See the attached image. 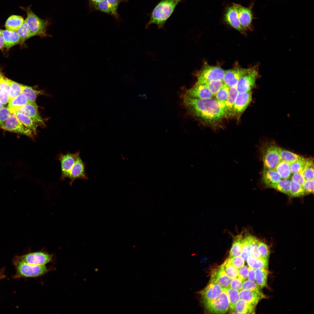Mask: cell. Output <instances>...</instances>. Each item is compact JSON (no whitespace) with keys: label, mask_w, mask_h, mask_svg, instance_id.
<instances>
[{"label":"cell","mask_w":314,"mask_h":314,"mask_svg":"<svg viewBox=\"0 0 314 314\" xmlns=\"http://www.w3.org/2000/svg\"><path fill=\"white\" fill-rule=\"evenodd\" d=\"M182 104L187 113L205 123L214 124L226 117L225 103L216 98L199 99L181 95Z\"/></svg>","instance_id":"1"},{"label":"cell","mask_w":314,"mask_h":314,"mask_svg":"<svg viewBox=\"0 0 314 314\" xmlns=\"http://www.w3.org/2000/svg\"><path fill=\"white\" fill-rule=\"evenodd\" d=\"M79 151L75 153H60L58 160L60 163V179L63 180L68 178L72 185L74 181L77 179H87L88 177L85 172V163L81 158Z\"/></svg>","instance_id":"2"},{"label":"cell","mask_w":314,"mask_h":314,"mask_svg":"<svg viewBox=\"0 0 314 314\" xmlns=\"http://www.w3.org/2000/svg\"><path fill=\"white\" fill-rule=\"evenodd\" d=\"M182 0H160L151 12L146 27L154 24H156L159 28L163 27L167 20L174 12L177 5Z\"/></svg>","instance_id":"3"},{"label":"cell","mask_w":314,"mask_h":314,"mask_svg":"<svg viewBox=\"0 0 314 314\" xmlns=\"http://www.w3.org/2000/svg\"><path fill=\"white\" fill-rule=\"evenodd\" d=\"M30 6L26 7H21L26 13L27 16L25 19L29 27L32 36L37 35L41 37L48 36L46 31L49 22L47 19H42L31 10Z\"/></svg>","instance_id":"4"},{"label":"cell","mask_w":314,"mask_h":314,"mask_svg":"<svg viewBox=\"0 0 314 314\" xmlns=\"http://www.w3.org/2000/svg\"><path fill=\"white\" fill-rule=\"evenodd\" d=\"M278 149L272 141H267L262 144L261 151L264 168L274 170L280 162Z\"/></svg>","instance_id":"5"},{"label":"cell","mask_w":314,"mask_h":314,"mask_svg":"<svg viewBox=\"0 0 314 314\" xmlns=\"http://www.w3.org/2000/svg\"><path fill=\"white\" fill-rule=\"evenodd\" d=\"M225 70L218 66H213L205 62L202 68L196 74L197 83L204 84L211 81L223 80Z\"/></svg>","instance_id":"6"},{"label":"cell","mask_w":314,"mask_h":314,"mask_svg":"<svg viewBox=\"0 0 314 314\" xmlns=\"http://www.w3.org/2000/svg\"><path fill=\"white\" fill-rule=\"evenodd\" d=\"M205 309L211 313L224 314L229 308V301L226 288L217 299L211 301H202Z\"/></svg>","instance_id":"7"},{"label":"cell","mask_w":314,"mask_h":314,"mask_svg":"<svg viewBox=\"0 0 314 314\" xmlns=\"http://www.w3.org/2000/svg\"><path fill=\"white\" fill-rule=\"evenodd\" d=\"M259 77L258 65L251 67L250 71L239 80L236 86L238 93L250 92Z\"/></svg>","instance_id":"8"},{"label":"cell","mask_w":314,"mask_h":314,"mask_svg":"<svg viewBox=\"0 0 314 314\" xmlns=\"http://www.w3.org/2000/svg\"><path fill=\"white\" fill-rule=\"evenodd\" d=\"M17 269L19 275L25 277H35L41 276L46 273L48 269L45 265H31L18 260Z\"/></svg>","instance_id":"9"},{"label":"cell","mask_w":314,"mask_h":314,"mask_svg":"<svg viewBox=\"0 0 314 314\" xmlns=\"http://www.w3.org/2000/svg\"><path fill=\"white\" fill-rule=\"evenodd\" d=\"M3 129L26 135L33 139V133L14 115L11 114L4 124L0 126Z\"/></svg>","instance_id":"10"},{"label":"cell","mask_w":314,"mask_h":314,"mask_svg":"<svg viewBox=\"0 0 314 314\" xmlns=\"http://www.w3.org/2000/svg\"><path fill=\"white\" fill-rule=\"evenodd\" d=\"M53 256L52 254L41 250L19 256L17 258L30 264L42 266L50 262Z\"/></svg>","instance_id":"11"},{"label":"cell","mask_w":314,"mask_h":314,"mask_svg":"<svg viewBox=\"0 0 314 314\" xmlns=\"http://www.w3.org/2000/svg\"><path fill=\"white\" fill-rule=\"evenodd\" d=\"M233 68L225 70L223 80L225 84L229 87L236 86L239 80L251 70V67L244 68L238 65Z\"/></svg>","instance_id":"12"},{"label":"cell","mask_w":314,"mask_h":314,"mask_svg":"<svg viewBox=\"0 0 314 314\" xmlns=\"http://www.w3.org/2000/svg\"><path fill=\"white\" fill-rule=\"evenodd\" d=\"M239 4L233 3L226 9L224 15L225 22L233 28L242 33L245 31L241 26L238 18V8Z\"/></svg>","instance_id":"13"},{"label":"cell","mask_w":314,"mask_h":314,"mask_svg":"<svg viewBox=\"0 0 314 314\" xmlns=\"http://www.w3.org/2000/svg\"><path fill=\"white\" fill-rule=\"evenodd\" d=\"M222 290V288L214 279L211 278L207 285L198 293L201 296L202 301H209L217 298Z\"/></svg>","instance_id":"14"},{"label":"cell","mask_w":314,"mask_h":314,"mask_svg":"<svg viewBox=\"0 0 314 314\" xmlns=\"http://www.w3.org/2000/svg\"><path fill=\"white\" fill-rule=\"evenodd\" d=\"M254 4L252 3L248 7L243 6L239 4L238 8V18L240 25L245 31L252 30V24L254 19L252 8Z\"/></svg>","instance_id":"15"},{"label":"cell","mask_w":314,"mask_h":314,"mask_svg":"<svg viewBox=\"0 0 314 314\" xmlns=\"http://www.w3.org/2000/svg\"><path fill=\"white\" fill-rule=\"evenodd\" d=\"M183 94L190 97L199 99H210L214 97L205 85L197 83L192 88L186 89Z\"/></svg>","instance_id":"16"},{"label":"cell","mask_w":314,"mask_h":314,"mask_svg":"<svg viewBox=\"0 0 314 314\" xmlns=\"http://www.w3.org/2000/svg\"><path fill=\"white\" fill-rule=\"evenodd\" d=\"M38 107L35 102H31L19 108L16 113L24 114L32 119L39 125L45 126V122L38 112Z\"/></svg>","instance_id":"17"},{"label":"cell","mask_w":314,"mask_h":314,"mask_svg":"<svg viewBox=\"0 0 314 314\" xmlns=\"http://www.w3.org/2000/svg\"><path fill=\"white\" fill-rule=\"evenodd\" d=\"M252 99L251 92L238 93L233 105V115H239L243 112L250 103Z\"/></svg>","instance_id":"18"},{"label":"cell","mask_w":314,"mask_h":314,"mask_svg":"<svg viewBox=\"0 0 314 314\" xmlns=\"http://www.w3.org/2000/svg\"><path fill=\"white\" fill-rule=\"evenodd\" d=\"M239 292L240 299L256 307L265 296L260 290H250L242 289Z\"/></svg>","instance_id":"19"},{"label":"cell","mask_w":314,"mask_h":314,"mask_svg":"<svg viewBox=\"0 0 314 314\" xmlns=\"http://www.w3.org/2000/svg\"><path fill=\"white\" fill-rule=\"evenodd\" d=\"M211 278L214 279L222 288L229 287L232 280L221 266L212 270Z\"/></svg>","instance_id":"20"},{"label":"cell","mask_w":314,"mask_h":314,"mask_svg":"<svg viewBox=\"0 0 314 314\" xmlns=\"http://www.w3.org/2000/svg\"><path fill=\"white\" fill-rule=\"evenodd\" d=\"M1 35L4 42V47L7 49L15 45L22 44L21 40L16 31L2 30Z\"/></svg>","instance_id":"21"},{"label":"cell","mask_w":314,"mask_h":314,"mask_svg":"<svg viewBox=\"0 0 314 314\" xmlns=\"http://www.w3.org/2000/svg\"><path fill=\"white\" fill-rule=\"evenodd\" d=\"M281 178L274 170L264 168L262 175V180L263 183L267 187L276 183L281 179Z\"/></svg>","instance_id":"22"},{"label":"cell","mask_w":314,"mask_h":314,"mask_svg":"<svg viewBox=\"0 0 314 314\" xmlns=\"http://www.w3.org/2000/svg\"><path fill=\"white\" fill-rule=\"evenodd\" d=\"M8 103V108L11 114H13L19 108L31 102L29 101L24 94L22 93L12 100L9 101Z\"/></svg>","instance_id":"23"},{"label":"cell","mask_w":314,"mask_h":314,"mask_svg":"<svg viewBox=\"0 0 314 314\" xmlns=\"http://www.w3.org/2000/svg\"><path fill=\"white\" fill-rule=\"evenodd\" d=\"M238 94L236 86L230 87L229 95L225 102V110L227 117L233 116V106Z\"/></svg>","instance_id":"24"},{"label":"cell","mask_w":314,"mask_h":314,"mask_svg":"<svg viewBox=\"0 0 314 314\" xmlns=\"http://www.w3.org/2000/svg\"><path fill=\"white\" fill-rule=\"evenodd\" d=\"M0 88V101L3 105L6 104L8 102L10 86L7 78L1 72Z\"/></svg>","instance_id":"25"},{"label":"cell","mask_w":314,"mask_h":314,"mask_svg":"<svg viewBox=\"0 0 314 314\" xmlns=\"http://www.w3.org/2000/svg\"><path fill=\"white\" fill-rule=\"evenodd\" d=\"M244 238L242 235L239 234L234 237L229 258L241 256Z\"/></svg>","instance_id":"26"},{"label":"cell","mask_w":314,"mask_h":314,"mask_svg":"<svg viewBox=\"0 0 314 314\" xmlns=\"http://www.w3.org/2000/svg\"><path fill=\"white\" fill-rule=\"evenodd\" d=\"M255 307L244 300L240 299L236 303L232 313H255Z\"/></svg>","instance_id":"27"},{"label":"cell","mask_w":314,"mask_h":314,"mask_svg":"<svg viewBox=\"0 0 314 314\" xmlns=\"http://www.w3.org/2000/svg\"><path fill=\"white\" fill-rule=\"evenodd\" d=\"M24 18L20 16L12 15L7 20L5 24L6 30L10 31H17L23 23Z\"/></svg>","instance_id":"28"},{"label":"cell","mask_w":314,"mask_h":314,"mask_svg":"<svg viewBox=\"0 0 314 314\" xmlns=\"http://www.w3.org/2000/svg\"><path fill=\"white\" fill-rule=\"evenodd\" d=\"M23 124L30 129L35 135L37 133L39 125L35 121L26 115L21 113H16L13 114Z\"/></svg>","instance_id":"29"},{"label":"cell","mask_w":314,"mask_h":314,"mask_svg":"<svg viewBox=\"0 0 314 314\" xmlns=\"http://www.w3.org/2000/svg\"><path fill=\"white\" fill-rule=\"evenodd\" d=\"M313 159L305 158L302 157L300 159L290 163L291 173H295L303 172L305 168L313 162Z\"/></svg>","instance_id":"30"},{"label":"cell","mask_w":314,"mask_h":314,"mask_svg":"<svg viewBox=\"0 0 314 314\" xmlns=\"http://www.w3.org/2000/svg\"><path fill=\"white\" fill-rule=\"evenodd\" d=\"M274 170L283 179H288L291 174L290 163L285 161L281 160Z\"/></svg>","instance_id":"31"},{"label":"cell","mask_w":314,"mask_h":314,"mask_svg":"<svg viewBox=\"0 0 314 314\" xmlns=\"http://www.w3.org/2000/svg\"><path fill=\"white\" fill-rule=\"evenodd\" d=\"M22 93L26 97L29 101L35 102L37 97L44 93L42 90H36L31 87L21 84Z\"/></svg>","instance_id":"32"},{"label":"cell","mask_w":314,"mask_h":314,"mask_svg":"<svg viewBox=\"0 0 314 314\" xmlns=\"http://www.w3.org/2000/svg\"><path fill=\"white\" fill-rule=\"evenodd\" d=\"M96 9L118 17L117 11L114 9L108 4L106 0H102L97 2L91 3Z\"/></svg>","instance_id":"33"},{"label":"cell","mask_w":314,"mask_h":314,"mask_svg":"<svg viewBox=\"0 0 314 314\" xmlns=\"http://www.w3.org/2000/svg\"><path fill=\"white\" fill-rule=\"evenodd\" d=\"M268 268L255 270V281L257 284L261 288L267 286Z\"/></svg>","instance_id":"34"},{"label":"cell","mask_w":314,"mask_h":314,"mask_svg":"<svg viewBox=\"0 0 314 314\" xmlns=\"http://www.w3.org/2000/svg\"><path fill=\"white\" fill-rule=\"evenodd\" d=\"M247 261L249 267L254 270L268 268V260L261 258H255L250 255Z\"/></svg>","instance_id":"35"},{"label":"cell","mask_w":314,"mask_h":314,"mask_svg":"<svg viewBox=\"0 0 314 314\" xmlns=\"http://www.w3.org/2000/svg\"><path fill=\"white\" fill-rule=\"evenodd\" d=\"M278 149L281 160L291 163L302 157L296 154L279 147Z\"/></svg>","instance_id":"36"},{"label":"cell","mask_w":314,"mask_h":314,"mask_svg":"<svg viewBox=\"0 0 314 314\" xmlns=\"http://www.w3.org/2000/svg\"><path fill=\"white\" fill-rule=\"evenodd\" d=\"M226 289L229 300V308L231 312L233 310L236 303L240 299L239 292L238 290L230 287Z\"/></svg>","instance_id":"37"},{"label":"cell","mask_w":314,"mask_h":314,"mask_svg":"<svg viewBox=\"0 0 314 314\" xmlns=\"http://www.w3.org/2000/svg\"><path fill=\"white\" fill-rule=\"evenodd\" d=\"M7 80L10 86L9 101H10L22 93V88L21 84L8 78Z\"/></svg>","instance_id":"38"},{"label":"cell","mask_w":314,"mask_h":314,"mask_svg":"<svg viewBox=\"0 0 314 314\" xmlns=\"http://www.w3.org/2000/svg\"><path fill=\"white\" fill-rule=\"evenodd\" d=\"M290 181L288 179H281L279 181L270 186V188H274L286 194L290 195Z\"/></svg>","instance_id":"39"},{"label":"cell","mask_w":314,"mask_h":314,"mask_svg":"<svg viewBox=\"0 0 314 314\" xmlns=\"http://www.w3.org/2000/svg\"><path fill=\"white\" fill-rule=\"evenodd\" d=\"M306 194L301 185L294 181L291 180L290 181L289 195L292 197H298L304 195Z\"/></svg>","instance_id":"40"},{"label":"cell","mask_w":314,"mask_h":314,"mask_svg":"<svg viewBox=\"0 0 314 314\" xmlns=\"http://www.w3.org/2000/svg\"><path fill=\"white\" fill-rule=\"evenodd\" d=\"M248 237L250 255L255 258H261L258 249L259 240L255 237L251 235H248Z\"/></svg>","instance_id":"41"},{"label":"cell","mask_w":314,"mask_h":314,"mask_svg":"<svg viewBox=\"0 0 314 314\" xmlns=\"http://www.w3.org/2000/svg\"><path fill=\"white\" fill-rule=\"evenodd\" d=\"M17 32L22 43L26 40L32 37L29 27L25 20Z\"/></svg>","instance_id":"42"},{"label":"cell","mask_w":314,"mask_h":314,"mask_svg":"<svg viewBox=\"0 0 314 314\" xmlns=\"http://www.w3.org/2000/svg\"><path fill=\"white\" fill-rule=\"evenodd\" d=\"M224 84L223 80L211 81L204 85L208 88L214 96Z\"/></svg>","instance_id":"43"},{"label":"cell","mask_w":314,"mask_h":314,"mask_svg":"<svg viewBox=\"0 0 314 314\" xmlns=\"http://www.w3.org/2000/svg\"><path fill=\"white\" fill-rule=\"evenodd\" d=\"M220 266L231 279L238 277V269L233 265L225 261Z\"/></svg>","instance_id":"44"},{"label":"cell","mask_w":314,"mask_h":314,"mask_svg":"<svg viewBox=\"0 0 314 314\" xmlns=\"http://www.w3.org/2000/svg\"><path fill=\"white\" fill-rule=\"evenodd\" d=\"M230 87L224 84L217 92L215 96L219 101L225 104L229 94Z\"/></svg>","instance_id":"45"},{"label":"cell","mask_w":314,"mask_h":314,"mask_svg":"<svg viewBox=\"0 0 314 314\" xmlns=\"http://www.w3.org/2000/svg\"><path fill=\"white\" fill-rule=\"evenodd\" d=\"M258 249L260 258L268 260L270 256V252L267 245L264 242L259 241Z\"/></svg>","instance_id":"46"},{"label":"cell","mask_w":314,"mask_h":314,"mask_svg":"<svg viewBox=\"0 0 314 314\" xmlns=\"http://www.w3.org/2000/svg\"><path fill=\"white\" fill-rule=\"evenodd\" d=\"M250 255V246L248 235H246L244 238L241 257L245 261H246L248 257Z\"/></svg>","instance_id":"47"},{"label":"cell","mask_w":314,"mask_h":314,"mask_svg":"<svg viewBox=\"0 0 314 314\" xmlns=\"http://www.w3.org/2000/svg\"><path fill=\"white\" fill-rule=\"evenodd\" d=\"M225 261L237 269L244 265L245 264V261L241 256L228 257Z\"/></svg>","instance_id":"48"},{"label":"cell","mask_w":314,"mask_h":314,"mask_svg":"<svg viewBox=\"0 0 314 314\" xmlns=\"http://www.w3.org/2000/svg\"><path fill=\"white\" fill-rule=\"evenodd\" d=\"M303 175L305 180L314 179V165L312 162L306 166L303 171Z\"/></svg>","instance_id":"49"},{"label":"cell","mask_w":314,"mask_h":314,"mask_svg":"<svg viewBox=\"0 0 314 314\" xmlns=\"http://www.w3.org/2000/svg\"><path fill=\"white\" fill-rule=\"evenodd\" d=\"M261 288L255 281L248 280H246L242 282V289L254 290H260Z\"/></svg>","instance_id":"50"},{"label":"cell","mask_w":314,"mask_h":314,"mask_svg":"<svg viewBox=\"0 0 314 314\" xmlns=\"http://www.w3.org/2000/svg\"><path fill=\"white\" fill-rule=\"evenodd\" d=\"M10 114L8 108L3 107L0 109V126L4 124Z\"/></svg>","instance_id":"51"},{"label":"cell","mask_w":314,"mask_h":314,"mask_svg":"<svg viewBox=\"0 0 314 314\" xmlns=\"http://www.w3.org/2000/svg\"><path fill=\"white\" fill-rule=\"evenodd\" d=\"M302 186L306 194L313 193L314 192V179L310 180H305Z\"/></svg>","instance_id":"52"},{"label":"cell","mask_w":314,"mask_h":314,"mask_svg":"<svg viewBox=\"0 0 314 314\" xmlns=\"http://www.w3.org/2000/svg\"><path fill=\"white\" fill-rule=\"evenodd\" d=\"M238 277L242 282L246 280L248 278V269L246 265H243L238 269Z\"/></svg>","instance_id":"53"},{"label":"cell","mask_w":314,"mask_h":314,"mask_svg":"<svg viewBox=\"0 0 314 314\" xmlns=\"http://www.w3.org/2000/svg\"><path fill=\"white\" fill-rule=\"evenodd\" d=\"M243 282L238 277L232 279L231 280L230 287L237 290H240L242 289Z\"/></svg>","instance_id":"54"},{"label":"cell","mask_w":314,"mask_h":314,"mask_svg":"<svg viewBox=\"0 0 314 314\" xmlns=\"http://www.w3.org/2000/svg\"><path fill=\"white\" fill-rule=\"evenodd\" d=\"M293 174L291 176V180L296 181L302 185L305 181L303 175V172Z\"/></svg>","instance_id":"55"},{"label":"cell","mask_w":314,"mask_h":314,"mask_svg":"<svg viewBox=\"0 0 314 314\" xmlns=\"http://www.w3.org/2000/svg\"><path fill=\"white\" fill-rule=\"evenodd\" d=\"M248 278L249 280L255 281V270L250 267H248Z\"/></svg>","instance_id":"56"},{"label":"cell","mask_w":314,"mask_h":314,"mask_svg":"<svg viewBox=\"0 0 314 314\" xmlns=\"http://www.w3.org/2000/svg\"><path fill=\"white\" fill-rule=\"evenodd\" d=\"M109 5L115 10L117 11L118 6L121 0H106Z\"/></svg>","instance_id":"57"},{"label":"cell","mask_w":314,"mask_h":314,"mask_svg":"<svg viewBox=\"0 0 314 314\" xmlns=\"http://www.w3.org/2000/svg\"><path fill=\"white\" fill-rule=\"evenodd\" d=\"M4 47V42L1 35H0V49Z\"/></svg>","instance_id":"58"},{"label":"cell","mask_w":314,"mask_h":314,"mask_svg":"<svg viewBox=\"0 0 314 314\" xmlns=\"http://www.w3.org/2000/svg\"><path fill=\"white\" fill-rule=\"evenodd\" d=\"M91 3L97 2L102 0H90Z\"/></svg>","instance_id":"59"},{"label":"cell","mask_w":314,"mask_h":314,"mask_svg":"<svg viewBox=\"0 0 314 314\" xmlns=\"http://www.w3.org/2000/svg\"><path fill=\"white\" fill-rule=\"evenodd\" d=\"M3 105L1 103L0 101V109L3 107Z\"/></svg>","instance_id":"60"},{"label":"cell","mask_w":314,"mask_h":314,"mask_svg":"<svg viewBox=\"0 0 314 314\" xmlns=\"http://www.w3.org/2000/svg\"><path fill=\"white\" fill-rule=\"evenodd\" d=\"M2 277V274L0 273V279H1Z\"/></svg>","instance_id":"61"},{"label":"cell","mask_w":314,"mask_h":314,"mask_svg":"<svg viewBox=\"0 0 314 314\" xmlns=\"http://www.w3.org/2000/svg\"><path fill=\"white\" fill-rule=\"evenodd\" d=\"M1 31H2V30H1V29H0V35H1Z\"/></svg>","instance_id":"62"},{"label":"cell","mask_w":314,"mask_h":314,"mask_svg":"<svg viewBox=\"0 0 314 314\" xmlns=\"http://www.w3.org/2000/svg\"><path fill=\"white\" fill-rule=\"evenodd\" d=\"M0 92H1V89H0Z\"/></svg>","instance_id":"63"}]
</instances>
